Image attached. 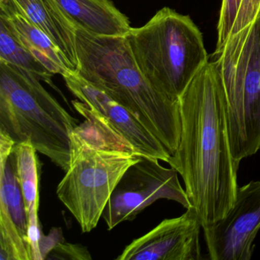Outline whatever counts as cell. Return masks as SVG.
I'll return each instance as SVG.
<instances>
[{
  "instance_id": "obj_18",
  "label": "cell",
  "mask_w": 260,
  "mask_h": 260,
  "mask_svg": "<svg viewBox=\"0 0 260 260\" xmlns=\"http://www.w3.org/2000/svg\"><path fill=\"white\" fill-rule=\"evenodd\" d=\"M51 252L48 258H63V259H91L89 251L86 247L78 244L59 242ZM50 253V252H49Z\"/></svg>"
},
{
  "instance_id": "obj_3",
  "label": "cell",
  "mask_w": 260,
  "mask_h": 260,
  "mask_svg": "<svg viewBox=\"0 0 260 260\" xmlns=\"http://www.w3.org/2000/svg\"><path fill=\"white\" fill-rule=\"evenodd\" d=\"M73 103L86 121L71 133L69 168L57 185V194L82 232L89 233L98 225L123 175L141 155L84 103Z\"/></svg>"
},
{
  "instance_id": "obj_11",
  "label": "cell",
  "mask_w": 260,
  "mask_h": 260,
  "mask_svg": "<svg viewBox=\"0 0 260 260\" xmlns=\"http://www.w3.org/2000/svg\"><path fill=\"white\" fill-rule=\"evenodd\" d=\"M0 21L19 42L53 74L71 71L68 62L46 34L31 23L13 0H0Z\"/></svg>"
},
{
  "instance_id": "obj_13",
  "label": "cell",
  "mask_w": 260,
  "mask_h": 260,
  "mask_svg": "<svg viewBox=\"0 0 260 260\" xmlns=\"http://www.w3.org/2000/svg\"><path fill=\"white\" fill-rule=\"evenodd\" d=\"M67 17L90 34L125 38L132 29L128 18L112 0H56Z\"/></svg>"
},
{
  "instance_id": "obj_2",
  "label": "cell",
  "mask_w": 260,
  "mask_h": 260,
  "mask_svg": "<svg viewBox=\"0 0 260 260\" xmlns=\"http://www.w3.org/2000/svg\"><path fill=\"white\" fill-rule=\"evenodd\" d=\"M77 74L128 109L173 155L180 140L179 101L143 75L125 38L90 34L76 27Z\"/></svg>"
},
{
  "instance_id": "obj_9",
  "label": "cell",
  "mask_w": 260,
  "mask_h": 260,
  "mask_svg": "<svg viewBox=\"0 0 260 260\" xmlns=\"http://www.w3.org/2000/svg\"><path fill=\"white\" fill-rule=\"evenodd\" d=\"M63 77L69 90L106 121L134 151L167 162L171 154L128 109L76 72L68 71Z\"/></svg>"
},
{
  "instance_id": "obj_14",
  "label": "cell",
  "mask_w": 260,
  "mask_h": 260,
  "mask_svg": "<svg viewBox=\"0 0 260 260\" xmlns=\"http://www.w3.org/2000/svg\"><path fill=\"white\" fill-rule=\"evenodd\" d=\"M19 179L28 221V238L32 260L43 259L39 219V173L37 150L29 144H15L11 153Z\"/></svg>"
},
{
  "instance_id": "obj_5",
  "label": "cell",
  "mask_w": 260,
  "mask_h": 260,
  "mask_svg": "<svg viewBox=\"0 0 260 260\" xmlns=\"http://www.w3.org/2000/svg\"><path fill=\"white\" fill-rule=\"evenodd\" d=\"M143 75L156 89L179 101L208 63L203 36L188 16L168 7L125 37Z\"/></svg>"
},
{
  "instance_id": "obj_6",
  "label": "cell",
  "mask_w": 260,
  "mask_h": 260,
  "mask_svg": "<svg viewBox=\"0 0 260 260\" xmlns=\"http://www.w3.org/2000/svg\"><path fill=\"white\" fill-rule=\"evenodd\" d=\"M214 56L224 89L231 152L240 162L260 150V13Z\"/></svg>"
},
{
  "instance_id": "obj_17",
  "label": "cell",
  "mask_w": 260,
  "mask_h": 260,
  "mask_svg": "<svg viewBox=\"0 0 260 260\" xmlns=\"http://www.w3.org/2000/svg\"><path fill=\"white\" fill-rule=\"evenodd\" d=\"M259 13L260 0H242L231 36L246 28L255 20Z\"/></svg>"
},
{
  "instance_id": "obj_7",
  "label": "cell",
  "mask_w": 260,
  "mask_h": 260,
  "mask_svg": "<svg viewBox=\"0 0 260 260\" xmlns=\"http://www.w3.org/2000/svg\"><path fill=\"white\" fill-rule=\"evenodd\" d=\"M159 159L141 156L118 182L103 212L108 229L132 220L145 208L160 199L174 201L191 208L186 191L179 182L178 172L162 167Z\"/></svg>"
},
{
  "instance_id": "obj_4",
  "label": "cell",
  "mask_w": 260,
  "mask_h": 260,
  "mask_svg": "<svg viewBox=\"0 0 260 260\" xmlns=\"http://www.w3.org/2000/svg\"><path fill=\"white\" fill-rule=\"evenodd\" d=\"M33 73L0 60V132L29 144L66 172L73 131L79 125Z\"/></svg>"
},
{
  "instance_id": "obj_16",
  "label": "cell",
  "mask_w": 260,
  "mask_h": 260,
  "mask_svg": "<svg viewBox=\"0 0 260 260\" xmlns=\"http://www.w3.org/2000/svg\"><path fill=\"white\" fill-rule=\"evenodd\" d=\"M242 0H222L220 17L217 25L216 50L220 49L231 36Z\"/></svg>"
},
{
  "instance_id": "obj_12",
  "label": "cell",
  "mask_w": 260,
  "mask_h": 260,
  "mask_svg": "<svg viewBox=\"0 0 260 260\" xmlns=\"http://www.w3.org/2000/svg\"><path fill=\"white\" fill-rule=\"evenodd\" d=\"M27 19L43 31L60 50L70 70L78 69L76 27L56 0H13Z\"/></svg>"
},
{
  "instance_id": "obj_10",
  "label": "cell",
  "mask_w": 260,
  "mask_h": 260,
  "mask_svg": "<svg viewBox=\"0 0 260 260\" xmlns=\"http://www.w3.org/2000/svg\"><path fill=\"white\" fill-rule=\"evenodd\" d=\"M202 223L196 210L186 209L180 217L165 219L134 240L117 260H200Z\"/></svg>"
},
{
  "instance_id": "obj_1",
  "label": "cell",
  "mask_w": 260,
  "mask_h": 260,
  "mask_svg": "<svg viewBox=\"0 0 260 260\" xmlns=\"http://www.w3.org/2000/svg\"><path fill=\"white\" fill-rule=\"evenodd\" d=\"M179 105L180 140L167 162L180 174L204 226L223 218L232 207L240 162L231 152L224 89L214 60L196 74Z\"/></svg>"
},
{
  "instance_id": "obj_8",
  "label": "cell",
  "mask_w": 260,
  "mask_h": 260,
  "mask_svg": "<svg viewBox=\"0 0 260 260\" xmlns=\"http://www.w3.org/2000/svg\"><path fill=\"white\" fill-rule=\"evenodd\" d=\"M211 260H249L260 230V181L238 187L223 218L202 226Z\"/></svg>"
},
{
  "instance_id": "obj_15",
  "label": "cell",
  "mask_w": 260,
  "mask_h": 260,
  "mask_svg": "<svg viewBox=\"0 0 260 260\" xmlns=\"http://www.w3.org/2000/svg\"><path fill=\"white\" fill-rule=\"evenodd\" d=\"M0 60L22 68L48 81L54 74L41 63L0 21Z\"/></svg>"
}]
</instances>
